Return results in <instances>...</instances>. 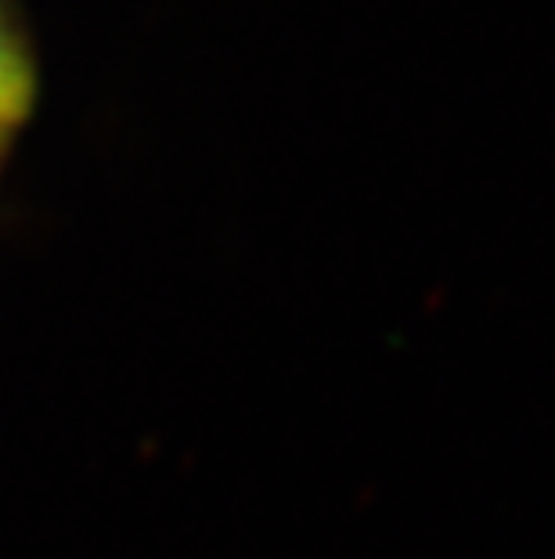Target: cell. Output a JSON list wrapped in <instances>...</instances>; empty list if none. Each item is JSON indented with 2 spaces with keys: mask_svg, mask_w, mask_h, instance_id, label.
<instances>
[{
  "mask_svg": "<svg viewBox=\"0 0 555 559\" xmlns=\"http://www.w3.org/2000/svg\"><path fill=\"white\" fill-rule=\"evenodd\" d=\"M37 102V58L15 0H0V166Z\"/></svg>",
  "mask_w": 555,
  "mask_h": 559,
  "instance_id": "1",
  "label": "cell"
}]
</instances>
